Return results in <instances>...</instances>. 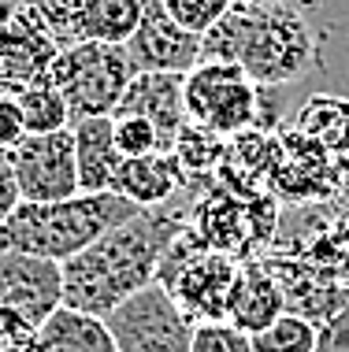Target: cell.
Here are the masks:
<instances>
[{
	"instance_id": "1",
	"label": "cell",
	"mask_w": 349,
	"mask_h": 352,
	"mask_svg": "<svg viewBox=\"0 0 349 352\" xmlns=\"http://www.w3.org/2000/svg\"><path fill=\"white\" fill-rule=\"evenodd\" d=\"M186 230V212L171 204L141 208L134 219L108 230L86 252L63 263V304L108 319L123 300L160 278L167 249Z\"/></svg>"
},
{
	"instance_id": "2",
	"label": "cell",
	"mask_w": 349,
	"mask_h": 352,
	"mask_svg": "<svg viewBox=\"0 0 349 352\" xmlns=\"http://www.w3.org/2000/svg\"><path fill=\"white\" fill-rule=\"evenodd\" d=\"M201 63H234L260 89L301 82L319 63V41L301 8L238 4L201 37Z\"/></svg>"
},
{
	"instance_id": "3",
	"label": "cell",
	"mask_w": 349,
	"mask_h": 352,
	"mask_svg": "<svg viewBox=\"0 0 349 352\" xmlns=\"http://www.w3.org/2000/svg\"><path fill=\"white\" fill-rule=\"evenodd\" d=\"M138 212L141 208L119 193H78L52 204L23 201L0 230V252H30L67 263Z\"/></svg>"
},
{
	"instance_id": "4",
	"label": "cell",
	"mask_w": 349,
	"mask_h": 352,
	"mask_svg": "<svg viewBox=\"0 0 349 352\" xmlns=\"http://www.w3.org/2000/svg\"><path fill=\"white\" fill-rule=\"evenodd\" d=\"M238 263L234 256L209 249L193 226L178 234V241L167 249L164 267H160V285L178 300L193 322H220L231 316V293L238 282Z\"/></svg>"
},
{
	"instance_id": "5",
	"label": "cell",
	"mask_w": 349,
	"mask_h": 352,
	"mask_svg": "<svg viewBox=\"0 0 349 352\" xmlns=\"http://www.w3.org/2000/svg\"><path fill=\"white\" fill-rule=\"evenodd\" d=\"M134 74L138 71L130 63L127 45L74 41L56 56L49 78L60 85V93L67 97L71 119L78 122L89 116H116Z\"/></svg>"
},
{
	"instance_id": "6",
	"label": "cell",
	"mask_w": 349,
	"mask_h": 352,
	"mask_svg": "<svg viewBox=\"0 0 349 352\" xmlns=\"http://www.w3.org/2000/svg\"><path fill=\"white\" fill-rule=\"evenodd\" d=\"M186 116L220 138L260 122V85L234 63H197L186 74Z\"/></svg>"
},
{
	"instance_id": "7",
	"label": "cell",
	"mask_w": 349,
	"mask_h": 352,
	"mask_svg": "<svg viewBox=\"0 0 349 352\" xmlns=\"http://www.w3.org/2000/svg\"><path fill=\"white\" fill-rule=\"evenodd\" d=\"M105 322L119 352H193L197 322L178 308V300L160 282L123 300Z\"/></svg>"
},
{
	"instance_id": "8",
	"label": "cell",
	"mask_w": 349,
	"mask_h": 352,
	"mask_svg": "<svg viewBox=\"0 0 349 352\" xmlns=\"http://www.w3.org/2000/svg\"><path fill=\"white\" fill-rule=\"evenodd\" d=\"M63 308V263L30 252H0V322L41 330Z\"/></svg>"
},
{
	"instance_id": "9",
	"label": "cell",
	"mask_w": 349,
	"mask_h": 352,
	"mask_svg": "<svg viewBox=\"0 0 349 352\" xmlns=\"http://www.w3.org/2000/svg\"><path fill=\"white\" fill-rule=\"evenodd\" d=\"M12 164H15L19 189H23V201H30V204L71 201V197L82 193L74 130L26 134L12 148Z\"/></svg>"
},
{
	"instance_id": "10",
	"label": "cell",
	"mask_w": 349,
	"mask_h": 352,
	"mask_svg": "<svg viewBox=\"0 0 349 352\" xmlns=\"http://www.w3.org/2000/svg\"><path fill=\"white\" fill-rule=\"evenodd\" d=\"M63 52L60 37L34 12H19L0 26V93H23L26 85L49 78L56 56Z\"/></svg>"
},
{
	"instance_id": "11",
	"label": "cell",
	"mask_w": 349,
	"mask_h": 352,
	"mask_svg": "<svg viewBox=\"0 0 349 352\" xmlns=\"http://www.w3.org/2000/svg\"><path fill=\"white\" fill-rule=\"evenodd\" d=\"M127 52L138 74H190L201 63V37L171 23L160 0H145V19L127 41Z\"/></svg>"
},
{
	"instance_id": "12",
	"label": "cell",
	"mask_w": 349,
	"mask_h": 352,
	"mask_svg": "<svg viewBox=\"0 0 349 352\" xmlns=\"http://www.w3.org/2000/svg\"><path fill=\"white\" fill-rule=\"evenodd\" d=\"M116 116L149 119L160 130V138H164V148L171 152L178 134L190 126V116H186V74H134Z\"/></svg>"
},
{
	"instance_id": "13",
	"label": "cell",
	"mask_w": 349,
	"mask_h": 352,
	"mask_svg": "<svg viewBox=\"0 0 349 352\" xmlns=\"http://www.w3.org/2000/svg\"><path fill=\"white\" fill-rule=\"evenodd\" d=\"M186 186V170L175 152H153V156H130L116 170L112 193L134 201L138 208L171 204L175 193Z\"/></svg>"
},
{
	"instance_id": "14",
	"label": "cell",
	"mask_w": 349,
	"mask_h": 352,
	"mask_svg": "<svg viewBox=\"0 0 349 352\" xmlns=\"http://www.w3.org/2000/svg\"><path fill=\"white\" fill-rule=\"evenodd\" d=\"M71 130H74V152H78L82 193H112L116 170L123 164V152L116 145V119L89 116L71 122Z\"/></svg>"
},
{
	"instance_id": "15",
	"label": "cell",
	"mask_w": 349,
	"mask_h": 352,
	"mask_svg": "<svg viewBox=\"0 0 349 352\" xmlns=\"http://www.w3.org/2000/svg\"><path fill=\"white\" fill-rule=\"evenodd\" d=\"M290 304H286V289L282 282L260 263H245L238 271V282H234L231 293V322L249 334H260L264 327H271L279 316H286Z\"/></svg>"
},
{
	"instance_id": "16",
	"label": "cell",
	"mask_w": 349,
	"mask_h": 352,
	"mask_svg": "<svg viewBox=\"0 0 349 352\" xmlns=\"http://www.w3.org/2000/svg\"><path fill=\"white\" fill-rule=\"evenodd\" d=\"M145 19V0H82L71 23L74 41H101V45H127Z\"/></svg>"
},
{
	"instance_id": "17",
	"label": "cell",
	"mask_w": 349,
	"mask_h": 352,
	"mask_svg": "<svg viewBox=\"0 0 349 352\" xmlns=\"http://www.w3.org/2000/svg\"><path fill=\"white\" fill-rule=\"evenodd\" d=\"M41 352H119L108 322L63 304L41 327Z\"/></svg>"
},
{
	"instance_id": "18",
	"label": "cell",
	"mask_w": 349,
	"mask_h": 352,
	"mask_svg": "<svg viewBox=\"0 0 349 352\" xmlns=\"http://www.w3.org/2000/svg\"><path fill=\"white\" fill-rule=\"evenodd\" d=\"M15 100H19V111H23L26 134H56V130H71L74 122L67 97L60 93V85L52 78L26 85L23 93H15Z\"/></svg>"
},
{
	"instance_id": "19",
	"label": "cell",
	"mask_w": 349,
	"mask_h": 352,
	"mask_svg": "<svg viewBox=\"0 0 349 352\" xmlns=\"http://www.w3.org/2000/svg\"><path fill=\"white\" fill-rule=\"evenodd\" d=\"M316 334H319V327L308 316L286 311L271 327H264L260 334H253V352H313Z\"/></svg>"
},
{
	"instance_id": "20",
	"label": "cell",
	"mask_w": 349,
	"mask_h": 352,
	"mask_svg": "<svg viewBox=\"0 0 349 352\" xmlns=\"http://www.w3.org/2000/svg\"><path fill=\"white\" fill-rule=\"evenodd\" d=\"M160 4L171 15V23H178L186 34L197 37H204L223 15L234 12V0H160Z\"/></svg>"
},
{
	"instance_id": "21",
	"label": "cell",
	"mask_w": 349,
	"mask_h": 352,
	"mask_svg": "<svg viewBox=\"0 0 349 352\" xmlns=\"http://www.w3.org/2000/svg\"><path fill=\"white\" fill-rule=\"evenodd\" d=\"M116 119V145L123 152V160L130 156H153V152H167L160 130L141 116H112Z\"/></svg>"
},
{
	"instance_id": "22",
	"label": "cell",
	"mask_w": 349,
	"mask_h": 352,
	"mask_svg": "<svg viewBox=\"0 0 349 352\" xmlns=\"http://www.w3.org/2000/svg\"><path fill=\"white\" fill-rule=\"evenodd\" d=\"M193 352H253V334L234 327L231 319L197 322L193 327Z\"/></svg>"
},
{
	"instance_id": "23",
	"label": "cell",
	"mask_w": 349,
	"mask_h": 352,
	"mask_svg": "<svg viewBox=\"0 0 349 352\" xmlns=\"http://www.w3.org/2000/svg\"><path fill=\"white\" fill-rule=\"evenodd\" d=\"M23 8L41 19V23L60 37L63 49H67L71 45V23H74V15H78L82 0H23Z\"/></svg>"
},
{
	"instance_id": "24",
	"label": "cell",
	"mask_w": 349,
	"mask_h": 352,
	"mask_svg": "<svg viewBox=\"0 0 349 352\" xmlns=\"http://www.w3.org/2000/svg\"><path fill=\"white\" fill-rule=\"evenodd\" d=\"M313 352H349V304H342L335 316H327L319 322Z\"/></svg>"
},
{
	"instance_id": "25",
	"label": "cell",
	"mask_w": 349,
	"mask_h": 352,
	"mask_svg": "<svg viewBox=\"0 0 349 352\" xmlns=\"http://www.w3.org/2000/svg\"><path fill=\"white\" fill-rule=\"evenodd\" d=\"M19 204H23V189H19V178H15L12 152L0 148V230H4V223L15 215Z\"/></svg>"
},
{
	"instance_id": "26",
	"label": "cell",
	"mask_w": 349,
	"mask_h": 352,
	"mask_svg": "<svg viewBox=\"0 0 349 352\" xmlns=\"http://www.w3.org/2000/svg\"><path fill=\"white\" fill-rule=\"evenodd\" d=\"M23 138H26V126H23L19 100L12 97V93H0V148L12 152Z\"/></svg>"
},
{
	"instance_id": "27",
	"label": "cell",
	"mask_w": 349,
	"mask_h": 352,
	"mask_svg": "<svg viewBox=\"0 0 349 352\" xmlns=\"http://www.w3.org/2000/svg\"><path fill=\"white\" fill-rule=\"evenodd\" d=\"M0 352H41V330L0 322Z\"/></svg>"
},
{
	"instance_id": "28",
	"label": "cell",
	"mask_w": 349,
	"mask_h": 352,
	"mask_svg": "<svg viewBox=\"0 0 349 352\" xmlns=\"http://www.w3.org/2000/svg\"><path fill=\"white\" fill-rule=\"evenodd\" d=\"M19 8H23V0H0V26L8 23V19H12Z\"/></svg>"
},
{
	"instance_id": "29",
	"label": "cell",
	"mask_w": 349,
	"mask_h": 352,
	"mask_svg": "<svg viewBox=\"0 0 349 352\" xmlns=\"http://www.w3.org/2000/svg\"><path fill=\"white\" fill-rule=\"evenodd\" d=\"M260 4H290V8H301V4H313V0H260Z\"/></svg>"
}]
</instances>
